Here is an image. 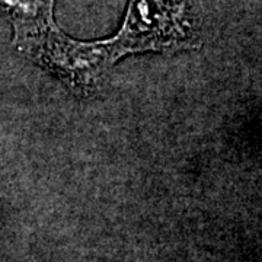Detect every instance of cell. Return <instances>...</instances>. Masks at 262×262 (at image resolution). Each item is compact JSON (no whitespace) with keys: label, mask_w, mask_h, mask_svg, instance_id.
<instances>
[{"label":"cell","mask_w":262,"mask_h":262,"mask_svg":"<svg viewBox=\"0 0 262 262\" xmlns=\"http://www.w3.org/2000/svg\"><path fill=\"white\" fill-rule=\"evenodd\" d=\"M53 6L54 0H0V15L9 19L20 51L56 24Z\"/></svg>","instance_id":"3957f363"},{"label":"cell","mask_w":262,"mask_h":262,"mask_svg":"<svg viewBox=\"0 0 262 262\" xmlns=\"http://www.w3.org/2000/svg\"><path fill=\"white\" fill-rule=\"evenodd\" d=\"M77 92L95 91L117 60L108 41L82 42L69 38L54 24L22 50Z\"/></svg>","instance_id":"7a4b0ae2"},{"label":"cell","mask_w":262,"mask_h":262,"mask_svg":"<svg viewBox=\"0 0 262 262\" xmlns=\"http://www.w3.org/2000/svg\"><path fill=\"white\" fill-rule=\"evenodd\" d=\"M106 41L117 61L134 53L198 48L194 0H128L121 29Z\"/></svg>","instance_id":"6da1fadb"}]
</instances>
